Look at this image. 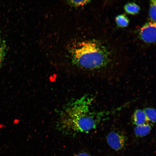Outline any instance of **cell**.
I'll return each mask as SVG.
<instances>
[{
	"label": "cell",
	"mask_w": 156,
	"mask_h": 156,
	"mask_svg": "<svg viewBox=\"0 0 156 156\" xmlns=\"http://www.w3.org/2000/svg\"><path fill=\"white\" fill-rule=\"evenodd\" d=\"M92 98L84 96L70 102L61 113L57 128L65 135L88 132L95 129L103 113L91 112Z\"/></svg>",
	"instance_id": "6da1fadb"
},
{
	"label": "cell",
	"mask_w": 156,
	"mask_h": 156,
	"mask_svg": "<svg viewBox=\"0 0 156 156\" xmlns=\"http://www.w3.org/2000/svg\"><path fill=\"white\" fill-rule=\"evenodd\" d=\"M73 60L76 64L89 69L105 66L110 60L109 55L100 44L93 41L82 42L73 52Z\"/></svg>",
	"instance_id": "7a4b0ae2"
},
{
	"label": "cell",
	"mask_w": 156,
	"mask_h": 156,
	"mask_svg": "<svg viewBox=\"0 0 156 156\" xmlns=\"http://www.w3.org/2000/svg\"><path fill=\"white\" fill-rule=\"evenodd\" d=\"M106 139L109 146L113 149L118 151L124 147L127 139L124 134L119 132L112 131L108 134Z\"/></svg>",
	"instance_id": "3957f363"
},
{
	"label": "cell",
	"mask_w": 156,
	"mask_h": 156,
	"mask_svg": "<svg viewBox=\"0 0 156 156\" xmlns=\"http://www.w3.org/2000/svg\"><path fill=\"white\" fill-rule=\"evenodd\" d=\"M156 22H149L145 24L141 28L140 36L145 42H153L156 40Z\"/></svg>",
	"instance_id": "277c9868"
},
{
	"label": "cell",
	"mask_w": 156,
	"mask_h": 156,
	"mask_svg": "<svg viewBox=\"0 0 156 156\" xmlns=\"http://www.w3.org/2000/svg\"><path fill=\"white\" fill-rule=\"evenodd\" d=\"M132 122L136 125L146 123L148 121L143 111L138 109L134 113L132 118Z\"/></svg>",
	"instance_id": "5b68a950"
},
{
	"label": "cell",
	"mask_w": 156,
	"mask_h": 156,
	"mask_svg": "<svg viewBox=\"0 0 156 156\" xmlns=\"http://www.w3.org/2000/svg\"><path fill=\"white\" fill-rule=\"evenodd\" d=\"M151 126L146 123L136 125L134 129V132L136 136L142 137L148 134L151 131Z\"/></svg>",
	"instance_id": "8992f818"
},
{
	"label": "cell",
	"mask_w": 156,
	"mask_h": 156,
	"mask_svg": "<svg viewBox=\"0 0 156 156\" xmlns=\"http://www.w3.org/2000/svg\"><path fill=\"white\" fill-rule=\"evenodd\" d=\"M124 8L127 13L131 14H137L140 9V7L133 3H130L126 4Z\"/></svg>",
	"instance_id": "52a82bcc"
},
{
	"label": "cell",
	"mask_w": 156,
	"mask_h": 156,
	"mask_svg": "<svg viewBox=\"0 0 156 156\" xmlns=\"http://www.w3.org/2000/svg\"><path fill=\"white\" fill-rule=\"evenodd\" d=\"M144 112L148 121L153 123L156 121V110L151 108H146L144 109Z\"/></svg>",
	"instance_id": "ba28073f"
},
{
	"label": "cell",
	"mask_w": 156,
	"mask_h": 156,
	"mask_svg": "<svg viewBox=\"0 0 156 156\" xmlns=\"http://www.w3.org/2000/svg\"><path fill=\"white\" fill-rule=\"evenodd\" d=\"M115 21L117 25L121 27H127L129 23L128 18L123 14L117 16L115 18Z\"/></svg>",
	"instance_id": "9c48e42d"
},
{
	"label": "cell",
	"mask_w": 156,
	"mask_h": 156,
	"mask_svg": "<svg viewBox=\"0 0 156 156\" xmlns=\"http://www.w3.org/2000/svg\"><path fill=\"white\" fill-rule=\"evenodd\" d=\"M156 0H152L151 2L149 16L152 22H155L156 21Z\"/></svg>",
	"instance_id": "30bf717a"
},
{
	"label": "cell",
	"mask_w": 156,
	"mask_h": 156,
	"mask_svg": "<svg viewBox=\"0 0 156 156\" xmlns=\"http://www.w3.org/2000/svg\"><path fill=\"white\" fill-rule=\"evenodd\" d=\"M6 45L0 36V67L5 55Z\"/></svg>",
	"instance_id": "8fae6325"
},
{
	"label": "cell",
	"mask_w": 156,
	"mask_h": 156,
	"mask_svg": "<svg viewBox=\"0 0 156 156\" xmlns=\"http://www.w3.org/2000/svg\"><path fill=\"white\" fill-rule=\"evenodd\" d=\"M72 4L76 6L82 5L89 2L88 0H71L70 1Z\"/></svg>",
	"instance_id": "7c38bea8"
},
{
	"label": "cell",
	"mask_w": 156,
	"mask_h": 156,
	"mask_svg": "<svg viewBox=\"0 0 156 156\" xmlns=\"http://www.w3.org/2000/svg\"><path fill=\"white\" fill-rule=\"evenodd\" d=\"M74 156H91L88 153L85 152H81L75 154Z\"/></svg>",
	"instance_id": "4fadbf2b"
}]
</instances>
